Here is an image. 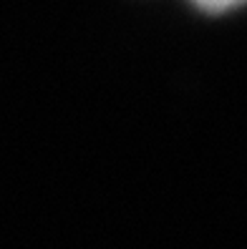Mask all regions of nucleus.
Masks as SVG:
<instances>
[{
    "label": "nucleus",
    "mask_w": 247,
    "mask_h": 249,
    "mask_svg": "<svg viewBox=\"0 0 247 249\" xmlns=\"http://www.w3.org/2000/svg\"><path fill=\"white\" fill-rule=\"evenodd\" d=\"M194 5H199L202 10H209V13H220V10H227L232 5H240L245 0H192Z\"/></svg>",
    "instance_id": "1"
}]
</instances>
